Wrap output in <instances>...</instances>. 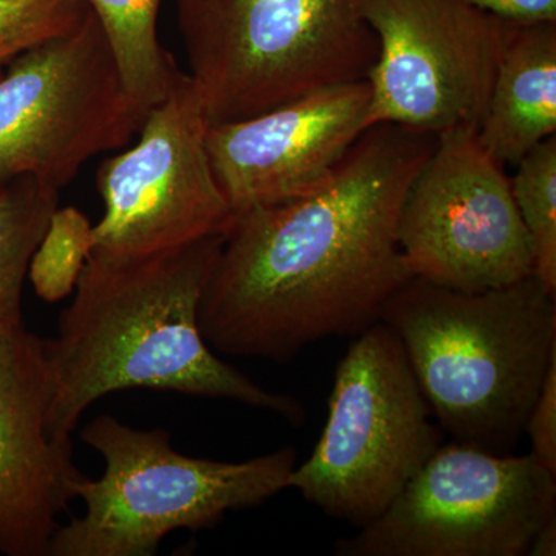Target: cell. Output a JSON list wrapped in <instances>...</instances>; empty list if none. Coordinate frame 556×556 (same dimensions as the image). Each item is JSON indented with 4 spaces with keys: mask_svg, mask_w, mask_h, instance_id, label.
Listing matches in <instances>:
<instances>
[{
    "mask_svg": "<svg viewBox=\"0 0 556 556\" xmlns=\"http://www.w3.org/2000/svg\"><path fill=\"white\" fill-rule=\"evenodd\" d=\"M437 137L399 124L365 130L327 185L233 214L200 305L215 353L292 361L357 336L413 278L397 226Z\"/></svg>",
    "mask_w": 556,
    "mask_h": 556,
    "instance_id": "6da1fadb",
    "label": "cell"
},
{
    "mask_svg": "<svg viewBox=\"0 0 556 556\" xmlns=\"http://www.w3.org/2000/svg\"><path fill=\"white\" fill-rule=\"evenodd\" d=\"M223 237L142 257L90 255L58 334L43 340L54 437L72 439L87 408L126 390L229 399L294 426L305 422L298 399L260 387L222 361L203 338L201 299Z\"/></svg>",
    "mask_w": 556,
    "mask_h": 556,
    "instance_id": "7a4b0ae2",
    "label": "cell"
},
{
    "mask_svg": "<svg viewBox=\"0 0 556 556\" xmlns=\"http://www.w3.org/2000/svg\"><path fill=\"white\" fill-rule=\"evenodd\" d=\"M380 321L401 340L439 428L489 452L517 447L556 357V300L535 274L481 292L413 277Z\"/></svg>",
    "mask_w": 556,
    "mask_h": 556,
    "instance_id": "3957f363",
    "label": "cell"
},
{
    "mask_svg": "<svg viewBox=\"0 0 556 556\" xmlns=\"http://www.w3.org/2000/svg\"><path fill=\"white\" fill-rule=\"evenodd\" d=\"M177 20L211 126L368 79L378 60L364 0H177Z\"/></svg>",
    "mask_w": 556,
    "mask_h": 556,
    "instance_id": "277c9868",
    "label": "cell"
},
{
    "mask_svg": "<svg viewBox=\"0 0 556 556\" xmlns=\"http://www.w3.org/2000/svg\"><path fill=\"white\" fill-rule=\"evenodd\" d=\"M104 471L78 486L84 511L61 525L49 556H152L175 530L212 529L232 510L288 489L292 447L241 463L181 455L163 428L137 430L110 415L80 431Z\"/></svg>",
    "mask_w": 556,
    "mask_h": 556,
    "instance_id": "5b68a950",
    "label": "cell"
},
{
    "mask_svg": "<svg viewBox=\"0 0 556 556\" xmlns=\"http://www.w3.org/2000/svg\"><path fill=\"white\" fill-rule=\"evenodd\" d=\"M442 445L407 353L383 321L364 329L336 371L328 419L295 466V489L328 517L361 529L379 518Z\"/></svg>",
    "mask_w": 556,
    "mask_h": 556,
    "instance_id": "8992f818",
    "label": "cell"
},
{
    "mask_svg": "<svg viewBox=\"0 0 556 556\" xmlns=\"http://www.w3.org/2000/svg\"><path fill=\"white\" fill-rule=\"evenodd\" d=\"M556 515V475L532 455L441 445L338 556H521Z\"/></svg>",
    "mask_w": 556,
    "mask_h": 556,
    "instance_id": "52a82bcc",
    "label": "cell"
},
{
    "mask_svg": "<svg viewBox=\"0 0 556 556\" xmlns=\"http://www.w3.org/2000/svg\"><path fill=\"white\" fill-rule=\"evenodd\" d=\"M146 116L90 10L0 75V185L30 175L61 190L93 156L129 146Z\"/></svg>",
    "mask_w": 556,
    "mask_h": 556,
    "instance_id": "ba28073f",
    "label": "cell"
},
{
    "mask_svg": "<svg viewBox=\"0 0 556 556\" xmlns=\"http://www.w3.org/2000/svg\"><path fill=\"white\" fill-rule=\"evenodd\" d=\"M211 121L188 73L153 105L134 148L102 161L104 215L90 255L131 258L225 236L233 211L207 152Z\"/></svg>",
    "mask_w": 556,
    "mask_h": 556,
    "instance_id": "9c48e42d",
    "label": "cell"
},
{
    "mask_svg": "<svg viewBox=\"0 0 556 556\" xmlns=\"http://www.w3.org/2000/svg\"><path fill=\"white\" fill-rule=\"evenodd\" d=\"M504 169L478 141V127L438 135L399 215L413 277L481 292L533 276L532 243Z\"/></svg>",
    "mask_w": 556,
    "mask_h": 556,
    "instance_id": "30bf717a",
    "label": "cell"
},
{
    "mask_svg": "<svg viewBox=\"0 0 556 556\" xmlns=\"http://www.w3.org/2000/svg\"><path fill=\"white\" fill-rule=\"evenodd\" d=\"M378 39L367 127H478L511 22L468 0H364Z\"/></svg>",
    "mask_w": 556,
    "mask_h": 556,
    "instance_id": "8fae6325",
    "label": "cell"
},
{
    "mask_svg": "<svg viewBox=\"0 0 556 556\" xmlns=\"http://www.w3.org/2000/svg\"><path fill=\"white\" fill-rule=\"evenodd\" d=\"M369 101V80H353L254 118L208 127V159L233 214L327 185L368 129Z\"/></svg>",
    "mask_w": 556,
    "mask_h": 556,
    "instance_id": "7c38bea8",
    "label": "cell"
},
{
    "mask_svg": "<svg viewBox=\"0 0 556 556\" xmlns=\"http://www.w3.org/2000/svg\"><path fill=\"white\" fill-rule=\"evenodd\" d=\"M50 372L43 339L0 321V555L49 556L61 517L87 477L72 439L49 424Z\"/></svg>",
    "mask_w": 556,
    "mask_h": 556,
    "instance_id": "4fadbf2b",
    "label": "cell"
},
{
    "mask_svg": "<svg viewBox=\"0 0 556 556\" xmlns=\"http://www.w3.org/2000/svg\"><path fill=\"white\" fill-rule=\"evenodd\" d=\"M556 134V24H511L478 141L501 166H517Z\"/></svg>",
    "mask_w": 556,
    "mask_h": 556,
    "instance_id": "5bb4252c",
    "label": "cell"
},
{
    "mask_svg": "<svg viewBox=\"0 0 556 556\" xmlns=\"http://www.w3.org/2000/svg\"><path fill=\"white\" fill-rule=\"evenodd\" d=\"M100 21L124 87L149 113L181 75L156 31L161 0H84Z\"/></svg>",
    "mask_w": 556,
    "mask_h": 556,
    "instance_id": "9a60e30c",
    "label": "cell"
},
{
    "mask_svg": "<svg viewBox=\"0 0 556 556\" xmlns=\"http://www.w3.org/2000/svg\"><path fill=\"white\" fill-rule=\"evenodd\" d=\"M60 190L22 175L0 185V321H21L22 289Z\"/></svg>",
    "mask_w": 556,
    "mask_h": 556,
    "instance_id": "2e32d148",
    "label": "cell"
},
{
    "mask_svg": "<svg viewBox=\"0 0 556 556\" xmlns=\"http://www.w3.org/2000/svg\"><path fill=\"white\" fill-rule=\"evenodd\" d=\"M511 195L533 249V274L556 295V135L517 164Z\"/></svg>",
    "mask_w": 556,
    "mask_h": 556,
    "instance_id": "e0dca14e",
    "label": "cell"
},
{
    "mask_svg": "<svg viewBox=\"0 0 556 556\" xmlns=\"http://www.w3.org/2000/svg\"><path fill=\"white\" fill-rule=\"evenodd\" d=\"M93 249V226L76 207H58L33 254L28 278L39 299L56 303L75 292Z\"/></svg>",
    "mask_w": 556,
    "mask_h": 556,
    "instance_id": "ac0fdd59",
    "label": "cell"
},
{
    "mask_svg": "<svg viewBox=\"0 0 556 556\" xmlns=\"http://www.w3.org/2000/svg\"><path fill=\"white\" fill-rule=\"evenodd\" d=\"M84 0H0V75L21 53L83 22Z\"/></svg>",
    "mask_w": 556,
    "mask_h": 556,
    "instance_id": "d6986e66",
    "label": "cell"
},
{
    "mask_svg": "<svg viewBox=\"0 0 556 556\" xmlns=\"http://www.w3.org/2000/svg\"><path fill=\"white\" fill-rule=\"evenodd\" d=\"M525 433L532 444L530 455L556 475V357L527 417Z\"/></svg>",
    "mask_w": 556,
    "mask_h": 556,
    "instance_id": "ffe728a7",
    "label": "cell"
},
{
    "mask_svg": "<svg viewBox=\"0 0 556 556\" xmlns=\"http://www.w3.org/2000/svg\"><path fill=\"white\" fill-rule=\"evenodd\" d=\"M468 2L511 24H556V0H468Z\"/></svg>",
    "mask_w": 556,
    "mask_h": 556,
    "instance_id": "44dd1931",
    "label": "cell"
},
{
    "mask_svg": "<svg viewBox=\"0 0 556 556\" xmlns=\"http://www.w3.org/2000/svg\"><path fill=\"white\" fill-rule=\"evenodd\" d=\"M530 556H555L556 555V515L548 518L543 526L538 530L536 535L533 536L530 543Z\"/></svg>",
    "mask_w": 556,
    "mask_h": 556,
    "instance_id": "7402d4cb",
    "label": "cell"
}]
</instances>
